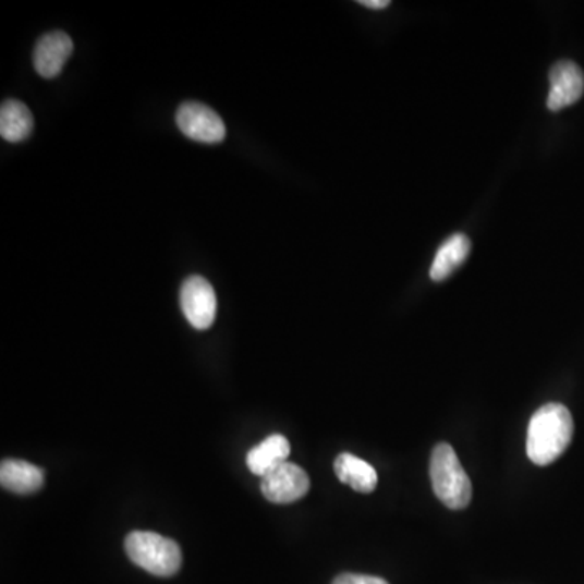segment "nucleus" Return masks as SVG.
I'll return each mask as SVG.
<instances>
[{"mask_svg": "<svg viewBox=\"0 0 584 584\" xmlns=\"http://www.w3.org/2000/svg\"><path fill=\"white\" fill-rule=\"evenodd\" d=\"M308 489H311V479L307 473L290 461L280 464L261 477V494L271 503L287 506V503L297 502L302 497L307 496Z\"/></svg>", "mask_w": 584, "mask_h": 584, "instance_id": "20e7f679", "label": "nucleus"}, {"mask_svg": "<svg viewBox=\"0 0 584 584\" xmlns=\"http://www.w3.org/2000/svg\"><path fill=\"white\" fill-rule=\"evenodd\" d=\"M333 584H388L377 576L357 575V573H344L338 576Z\"/></svg>", "mask_w": 584, "mask_h": 584, "instance_id": "4468645a", "label": "nucleus"}, {"mask_svg": "<svg viewBox=\"0 0 584 584\" xmlns=\"http://www.w3.org/2000/svg\"><path fill=\"white\" fill-rule=\"evenodd\" d=\"M291 445L281 434L265 438L247 453V466L255 476L264 477L290 458Z\"/></svg>", "mask_w": 584, "mask_h": 584, "instance_id": "9b49d317", "label": "nucleus"}, {"mask_svg": "<svg viewBox=\"0 0 584 584\" xmlns=\"http://www.w3.org/2000/svg\"><path fill=\"white\" fill-rule=\"evenodd\" d=\"M181 308L195 330H208L218 311L214 287L205 278H187L181 288Z\"/></svg>", "mask_w": 584, "mask_h": 584, "instance_id": "39448f33", "label": "nucleus"}, {"mask_svg": "<svg viewBox=\"0 0 584 584\" xmlns=\"http://www.w3.org/2000/svg\"><path fill=\"white\" fill-rule=\"evenodd\" d=\"M334 473L341 483L353 487L356 492L370 494L377 487V471L367 461L361 460L354 454L341 453L334 460Z\"/></svg>", "mask_w": 584, "mask_h": 584, "instance_id": "f8f14e48", "label": "nucleus"}, {"mask_svg": "<svg viewBox=\"0 0 584 584\" xmlns=\"http://www.w3.org/2000/svg\"><path fill=\"white\" fill-rule=\"evenodd\" d=\"M573 437V417L563 404L539 407L527 427L526 453L537 466H547L562 457Z\"/></svg>", "mask_w": 584, "mask_h": 584, "instance_id": "f257e3e1", "label": "nucleus"}, {"mask_svg": "<svg viewBox=\"0 0 584 584\" xmlns=\"http://www.w3.org/2000/svg\"><path fill=\"white\" fill-rule=\"evenodd\" d=\"M32 111L16 99H7L0 108V135L10 144L26 141L33 132Z\"/></svg>", "mask_w": 584, "mask_h": 584, "instance_id": "ddd939ff", "label": "nucleus"}, {"mask_svg": "<svg viewBox=\"0 0 584 584\" xmlns=\"http://www.w3.org/2000/svg\"><path fill=\"white\" fill-rule=\"evenodd\" d=\"M72 52L73 42L68 33H46L36 42L35 52H33L36 72L45 78H54L62 72Z\"/></svg>", "mask_w": 584, "mask_h": 584, "instance_id": "6e6552de", "label": "nucleus"}, {"mask_svg": "<svg viewBox=\"0 0 584 584\" xmlns=\"http://www.w3.org/2000/svg\"><path fill=\"white\" fill-rule=\"evenodd\" d=\"M471 252V241L466 234L451 235L438 247L433 265H430V280L440 283L454 273L466 261Z\"/></svg>", "mask_w": 584, "mask_h": 584, "instance_id": "9d476101", "label": "nucleus"}, {"mask_svg": "<svg viewBox=\"0 0 584 584\" xmlns=\"http://www.w3.org/2000/svg\"><path fill=\"white\" fill-rule=\"evenodd\" d=\"M125 552L135 565L151 575L168 579L181 570V547L161 534L134 531L125 539Z\"/></svg>", "mask_w": 584, "mask_h": 584, "instance_id": "7ed1b4c3", "label": "nucleus"}, {"mask_svg": "<svg viewBox=\"0 0 584 584\" xmlns=\"http://www.w3.org/2000/svg\"><path fill=\"white\" fill-rule=\"evenodd\" d=\"M434 494L451 510H463L473 497V484L461 466L460 458L448 443H438L430 458Z\"/></svg>", "mask_w": 584, "mask_h": 584, "instance_id": "f03ea898", "label": "nucleus"}, {"mask_svg": "<svg viewBox=\"0 0 584 584\" xmlns=\"http://www.w3.org/2000/svg\"><path fill=\"white\" fill-rule=\"evenodd\" d=\"M549 95L547 108L549 111H562L580 101L584 93V73L575 62L560 61L550 69Z\"/></svg>", "mask_w": 584, "mask_h": 584, "instance_id": "0eeeda50", "label": "nucleus"}, {"mask_svg": "<svg viewBox=\"0 0 584 584\" xmlns=\"http://www.w3.org/2000/svg\"><path fill=\"white\" fill-rule=\"evenodd\" d=\"M0 483L10 492L26 496L38 492L45 484V471L23 460H3L0 464Z\"/></svg>", "mask_w": 584, "mask_h": 584, "instance_id": "1a4fd4ad", "label": "nucleus"}, {"mask_svg": "<svg viewBox=\"0 0 584 584\" xmlns=\"http://www.w3.org/2000/svg\"><path fill=\"white\" fill-rule=\"evenodd\" d=\"M361 5L367 7V9L372 10H384L387 9V7H390V2L388 0H361Z\"/></svg>", "mask_w": 584, "mask_h": 584, "instance_id": "2eb2a0df", "label": "nucleus"}, {"mask_svg": "<svg viewBox=\"0 0 584 584\" xmlns=\"http://www.w3.org/2000/svg\"><path fill=\"white\" fill-rule=\"evenodd\" d=\"M175 122L185 137L200 144H219L224 141L226 127L214 109L202 102H184L175 114Z\"/></svg>", "mask_w": 584, "mask_h": 584, "instance_id": "423d86ee", "label": "nucleus"}]
</instances>
